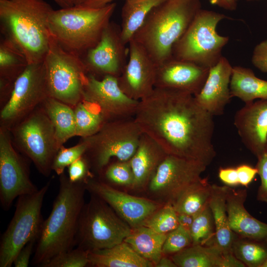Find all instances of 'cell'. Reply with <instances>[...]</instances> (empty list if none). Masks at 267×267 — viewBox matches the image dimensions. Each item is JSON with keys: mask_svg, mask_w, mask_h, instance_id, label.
<instances>
[{"mask_svg": "<svg viewBox=\"0 0 267 267\" xmlns=\"http://www.w3.org/2000/svg\"><path fill=\"white\" fill-rule=\"evenodd\" d=\"M134 118L142 132L168 155L196 161L206 167L216 156L212 143L213 116L190 93L155 88L139 100Z\"/></svg>", "mask_w": 267, "mask_h": 267, "instance_id": "1", "label": "cell"}, {"mask_svg": "<svg viewBox=\"0 0 267 267\" xmlns=\"http://www.w3.org/2000/svg\"><path fill=\"white\" fill-rule=\"evenodd\" d=\"M49 216L43 221L32 263L43 266L55 256L74 248L79 219L85 205V182L73 183L64 173Z\"/></svg>", "mask_w": 267, "mask_h": 267, "instance_id": "2", "label": "cell"}, {"mask_svg": "<svg viewBox=\"0 0 267 267\" xmlns=\"http://www.w3.org/2000/svg\"><path fill=\"white\" fill-rule=\"evenodd\" d=\"M53 10L44 0H0L2 37L22 52L29 64L43 62L47 54Z\"/></svg>", "mask_w": 267, "mask_h": 267, "instance_id": "3", "label": "cell"}, {"mask_svg": "<svg viewBox=\"0 0 267 267\" xmlns=\"http://www.w3.org/2000/svg\"><path fill=\"white\" fill-rule=\"evenodd\" d=\"M201 8L200 0H166L151 10L132 39L158 66L172 58L174 45Z\"/></svg>", "mask_w": 267, "mask_h": 267, "instance_id": "4", "label": "cell"}, {"mask_svg": "<svg viewBox=\"0 0 267 267\" xmlns=\"http://www.w3.org/2000/svg\"><path fill=\"white\" fill-rule=\"evenodd\" d=\"M116 3L86 4L53 10L48 19L52 37L66 51L81 57L99 41Z\"/></svg>", "mask_w": 267, "mask_h": 267, "instance_id": "5", "label": "cell"}, {"mask_svg": "<svg viewBox=\"0 0 267 267\" xmlns=\"http://www.w3.org/2000/svg\"><path fill=\"white\" fill-rule=\"evenodd\" d=\"M228 18L214 11L199 9L174 45L172 58L204 68L215 66L222 56V49L229 41L228 37L219 35L216 28L221 21Z\"/></svg>", "mask_w": 267, "mask_h": 267, "instance_id": "6", "label": "cell"}, {"mask_svg": "<svg viewBox=\"0 0 267 267\" xmlns=\"http://www.w3.org/2000/svg\"><path fill=\"white\" fill-rule=\"evenodd\" d=\"M9 130L17 150L32 162L41 174L48 177L59 148L53 126L41 105Z\"/></svg>", "mask_w": 267, "mask_h": 267, "instance_id": "7", "label": "cell"}, {"mask_svg": "<svg viewBox=\"0 0 267 267\" xmlns=\"http://www.w3.org/2000/svg\"><path fill=\"white\" fill-rule=\"evenodd\" d=\"M131 231L106 202L92 195L81 212L76 245L88 251L108 248L123 242Z\"/></svg>", "mask_w": 267, "mask_h": 267, "instance_id": "8", "label": "cell"}, {"mask_svg": "<svg viewBox=\"0 0 267 267\" xmlns=\"http://www.w3.org/2000/svg\"><path fill=\"white\" fill-rule=\"evenodd\" d=\"M48 181L37 191L18 197L15 211L0 243V267H11L19 251L37 242L44 220L42 208L50 186Z\"/></svg>", "mask_w": 267, "mask_h": 267, "instance_id": "9", "label": "cell"}, {"mask_svg": "<svg viewBox=\"0 0 267 267\" xmlns=\"http://www.w3.org/2000/svg\"><path fill=\"white\" fill-rule=\"evenodd\" d=\"M43 63L50 97L73 107L83 100L88 73L80 56L63 49L51 36Z\"/></svg>", "mask_w": 267, "mask_h": 267, "instance_id": "10", "label": "cell"}, {"mask_svg": "<svg viewBox=\"0 0 267 267\" xmlns=\"http://www.w3.org/2000/svg\"><path fill=\"white\" fill-rule=\"evenodd\" d=\"M142 134L134 118L109 120L95 134L89 137L90 146L85 155L100 173L112 158L130 160Z\"/></svg>", "mask_w": 267, "mask_h": 267, "instance_id": "11", "label": "cell"}, {"mask_svg": "<svg viewBox=\"0 0 267 267\" xmlns=\"http://www.w3.org/2000/svg\"><path fill=\"white\" fill-rule=\"evenodd\" d=\"M49 96L43 62L29 64L16 79L9 98L1 106L0 126L9 130Z\"/></svg>", "mask_w": 267, "mask_h": 267, "instance_id": "12", "label": "cell"}, {"mask_svg": "<svg viewBox=\"0 0 267 267\" xmlns=\"http://www.w3.org/2000/svg\"><path fill=\"white\" fill-rule=\"evenodd\" d=\"M19 152L10 130L0 126V202L5 211L16 198L39 189L31 180L26 159Z\"/></svg>", "mask_w": 267, "mask_h": 267, "instance_id": "13", "label": "cell"}, {"mask_svg": "<svg viewBox=\"0 0 267 267\" xmlns=\"http://www.w3.org/2000/svg\"><path fill=\"white\" fill-rule=\"evenodd\" d=\"M206 166L203 164L167 155L148 183L149 191L172 204L189 185L201 178Z\"/></svg>", "mask_w": 267, "mask_h": 267, "instance_id": "14", "label": "cell"}, {"mask_svg": "<svg viewBox=\"0 0 267 267\" xmlns=\"http://www.w3.org/2000/svg\"><path fill=\"white\" fill-rule=\"evenodd\" d=\"M127 45L122 39L120 26L110 21L98 43L80 57L88 74L97 78L118 77L128 61Z\"/></svg>", "mask_w": 267, "mask_h": 267, "instance_id": "15", "label": "cell"}, {"mask_svg": "<svg viewBox=\"0 0 267 267\" xmlns=\"http://www.w3.org/2000/svg\"><path fill=\"white\" fill-rule=\"evenodd\" d=\"M83 100L97 107L109 121L134 117L139 103L122 90L117 77L106 76L97 78L89 74Z\"/></svg>", "mask_w": 267, "mask_h": 267, "instance_id": "16", "label": "cell"}, {"mask_svg": "<svg viewBox=\"0 0 267 267\" xmlns=\"http://www.w3.org/2000/svg\"><path fill=\"white\" fill-rule=\"evenodd\" d=\"M128 45V61L117 77L118 82L127 96L139 101L149 95L155 88L157 65L134 39Z\"/></svg>", "mask_w": 267, "mask_h": 267, "instance_id": "17", "label": "cell"}, {"mask_svg": "<svg viewBox=\"0 0 267 267\" xmlns=\"http://www.w3.org/2000/svg\"><path fill=\"white\" fill-rule=\"evenodd\" d=\"M85 184L86 190L106 202L132 228L141 225L160 208L155 202L119 191L92 177Z\"/></svg>", "mask_w": 267, "mask_h": 267, "instance_id": "18", "label": "cell"}, {"mask_svg": "<svg viewBox=\"0 0 267 267\" xmlns=\"http://www.w3.org/2000/svg\"><path fill=\"white\" fill-rule=\"evenodd\" d=\"M210 68L172 58L157 66L155 88L197 94L203 88Z\"/></svg>", "mask_w": 267, "mask_h": 267, "instance_id": "19", "label": "cell"}, {"mask_svg": "<svg viewBox=\"0 0 267 267\" xmlns=\"http://www.w3.org/2000/svg\"><path fill=\"white\" fill-rule=\"evenodd\" d=\"M234 124L246 147L257 157L267 149V99L246 103Z\"/></svg>", "mask_w": 267, "mask_h": 267, "instance_id": "20", "label": "cell"}, {"mask_svg": "<svg viewBox=\"0 0 267 267\" xmlns=\"http://www.w3.org/2000/svg\"><path fill=\"white\" fill-rule=\"evenodd\" d=\"M232 70L228 60L222 56L210 68L203 88L194 95L198 104L213 116L222 115L232 97L230 91Z\"/></svg>", "mask_w": 267, "mask_h": 267, "instance_id": "21", "label": "cell"}, {"mask_svg": "<svg viewBox=\"0 0 267 267\" xmlns=\"http://www.w3.org/2000/svg\"><path fill=\"white\" fill-rule=\"evenodd\" d=\"M247 196L245 189L229 187L226 207L230 229L238 236L267 242V223L257 220L246 210L244 203Z\"/></svg>", "mask_w": 267, "mask_h": 267, "instance_id": "22", "label": "cell"}, {"mask_svg": "<svg viewBox=\"0 0 267 267\" xmlns=\"http://www.w3.org/2000/svg\"><path fill=\"white\" fill-rule=\"evenodd\" d=\"M168 154L152 138L142 134L130 162L134 173V188L147 185L159 165Z\"/></svg>", "mask_w": 267, "mask_h": 267, "instance_id": "23", "label": "cell"}, {"mask_svg": "<svg viewBox=\"0 0 267 267\" xmlns=\"http://www.w3.org/2000/svg\"><path fill=\"white\" fill-rule=\"evenodd\" d=\"M29 63L22 52L10 41H0V101L3 105L9 98L15 82Z\"/></svg>", "mask_w": 267, "mask_h": 267, "instance_id": "24", "label": "cell"}, {"mask_svg": "<svg viewBox=\"0 0 267 267\" xmlns=\"http://www.w3.org/2000/svg\"><path fill=\"white\" fill-rule=\"evenodd\" d=\"M228 186L212 184L209 206L212 211L216 229L215 244L223 254L232 253V244L235 234L231 230L226 207Z\"/></svg>", "mask_w": 267, "mask_h": 267, "instance_id": "25", "label": "cell"}, {"mask_svg": "<svg viewBox=\"0 0 267 267\" xmlns=\"http://www.w3.org/2000/svg\"><path fill=\"white\" fill-rule=\"evenodd\" d=\"M89 265L95 267H152L153 264L123 241L112 247L89 251Z\"/></svg>", "mask_w": 267, "mask_h": 267, "instance_id": "26", "label": "cell"}, {"mask_svg": "<svg viewBox=\"0 0 267 267\" xmlns=\"http://www.w3.org/2000/svg\"><path fill=\"white\" fill-rule=\"evenodd\" d=\"M231 97H236L245 104L256 99H267V81L256 76L250 68L232 67L230 82Z\"/></svg>", "mask_w": 267, "mask_h": 267, "instance_id": "27", "label": "cell"}, {"mask_svg": "<svg viewBox=\"0 0 267 267\" xmlns=\"http://www.w3.org/2000/svg\"><path fill=\"white\" fill-rule=\"evenodd\" d=\"M41 106L53 126L60 148L68 140L76 136L73 107L50 96L46 98Z\"/></svg>", "mask_w": 267, "mask_h": 267, "instance_id": "28", "label": "cell"}, {"mask_svg": "<svg viewBox=\"0 0 267 267\" xmlns=\"http://www.w3.org/2000/svg\"><path fill=\"white\" fill-rule=\"evenodd\" d=\"M167 234L160 233L144 225L132 228L130 234L125 239L133 249L154 266L164 255L162 248Z\"/></svg>", "mask_w": 267, "mask_h": 267, "instance_id": "29", "label": "cell"}, {"mask_svg": "<svg viewBox=\"0 0 267 267\" xmlns=\"http://www.w3.org/2000/svg\"><path fill=\"white\" fill-rule=\"evenodd\" d=\"M222 255L216 244L192 245L170 257L177 267H221Z\"/></svg>", "mask_w": 267, "mask_h": 267, "instance_id": "30", "label": "cell"}, {"mask_svg": "<svg viewBox=\"0 0 267 267\" xmlns=\"http://www.w3.org/2000/svg\"><path fill=\"white\" fill-rule=\"evenodd\" d=\"M166 0H125L122 8L121 35L128 44L151 10Z\"/></svg>", "mask_w": 267, "mask_h": 267, "instance_id": "31", "label": "cell"}, {"mask_svg": "<svg viewBox=\"0 0 267 267\" xmlns=\"http://www.w3.org/2000/svg\"><path fill=\"white\" fill-rule=\"evenodd\" d=\"M212 184L200 178L189 185L172 204L177 213L194 216L209 204Z\"/></svg>", "mask_w": 267, "mask_h": 267, "instance_id": "32", "label": "cell"}, {"mask_svg": "<svg viewBox=\"0 0 267 267\" xmlns=\"http://www.w3.org/2000/svg\"><path fill=\"white\" fill-rule=\"evenodd\" d=\"M76 136L85 138L95 134L109 120L95 105L82 100L73 107Z\"/></svg>", "mask_w": 267, "mask_h": 267, "instance_id": "33", "label": "cell"}, {"mask_svg": "<svg viewBox=\"0 0 267 267\" xmlns=\"http://www.w3.org/2000/svg\"><path fill=\"white\" fill-rule=\"evenodd\" d=\"M232 252L246 267H261L267 258V242L241 237L235 234Z\"/></svg>", "mask_w": 267, "mask_h": 267, "instance_id": "34", "label": "cell"}, {"mask_svg": "<svg viewBox=\"0 0 267 267\" xmlns=\"http://www.w3.org/2000/svg\"><path fill=\"white\" fill-rule=\"evenodd\" d=\"M190 233L192 245L215 244V225L209 205L194 216Z\"/></svg>", "mask_w": 267, "mask_h": 267, "instance_id": "35", "label": "cell"}, {"mask_svg": "<svg viewBox=\"0 0 267 267\" xmlns=\"http://www.w3.org/2000/svg\"><path fill=\"white\" fill-rule=\"evenodd\" d=\"M141 225L160 233L167 234L179 225L178 213L171 203H165L153 213Z\"/></svg>", "mask_w": 267, "mask_h": 267, "instance_id": "36", "label": "cell"}, {"mask_svg": "<svg viewBox=\"0 0 267 267\" xmlns=\"http://www.w3.org/2000/svg\"><path fill=\"white\" fill-rule=\"evenodd\" d=\"M90 146L89 137L82 138L76 145L66 148L61 146L56 153L52 162L51 169L57 175L64 173L67 168L74 161L82 157L88 151Z\"/></svg>", "mask_w": 267, "mask_h": 267, "instance_id": "37", "label": "cell"}, {"mask_svg": "<svg viewBox=\"0 0 267 267\" xmlns=\"http://www.w3.org/2000/svg\"><path fill=\"white\" fill-rule=\"evenodd\" d=\"M102 172L104 179L108 181L106 183L129 186L133 185L134 175L130 160H118L117 162L108 164Z\"/></svg>", "mask_w": 267, "mask_h": 267, "instance_id": "38", "label": "cell"}, {"mask_svg": "<svg viewBox=\"0 0 267 267\" xmlns=\"http://www.w3.org/2000/svg\"><path fill=\"white\" fill-rule=\"evenodd\" d=\"M89 253L77 247L55 256L42 267H85L89 265Z\"/></svg>", "mask_w": 267, "mask_h": 267, "instance_id": "39", "label": "cell"}, {"mask_svg": "<svg viewBox=\"0 0 267 267\" xmlns=\"http://www.w3.org/2000/svg\"><path fill=\"white\" fill-rule=\"evenodd\" d=\"M192 245L190 232L179 225L169 232L164 243L162 253L164 255H172Z\"/></svg>", "mask_w": 267, "mask_h": 267, "instance_id": "40", "label": "cell"}, {"mask_svg": "<svg viewBox=\"0 0 267 267\" xmlns=\"http://www.w3.org/2000/svg\"><path fill=\"white\" fill-rule=\"evenodd\" d=\"M68 178L73 183L85 182L91 176L89 171V162L84 155L68 167Z\"/></svg>", "mask_w": 267, "mask_h": 267, "instance_id": "41", "label": "cell"}, {"mask_svg": "<svg viewBox=\"0 0 267 267\" xmlns=\"http://www.w3.org/2000/svg\"><path fill=\"white\" fill-rule=\"evenodd\" d=\"M256 168L260 176L261 184L258 189V201L267 203V149L257 157Z\"/></svg>", "mask_w": 267, "mask_h": 267, "instance_id": "42", "label": "cell"}, {"mask_svg": "<svg viewBox=\"0 0 267 267\" xmlns=\"http://www.w3.org/2000/svg\"><path fill=\"white\" fill-rule=\"evenodd\" d=\"M251 61L253 65L264 73H267V38L254 48Z\"/></svg>", "mask_w": 267, "mask_h": 267, "instance_id": "43", "label": "cell"}, {"mask_svg": "<svg viewBox=\"0 0 267 267\" xmlns=\"http://www.w3.org/2000/svg\"><path fill=\"white\" fill-rule=\"evenodd\" d=\"M236 168L239 184L245 186H247L258 174L257 168L248 165H241Z\"/></svg>", "mask_w": 267, "mask_h": 267, "instance_id": "44", "label": "cell"}, {"mask_svg": "<svg viewBox=\"0 0 267 267\" xmlns=\"http://www.w3.org/2000/svg\"><path fill=\"white\" fill-rule=\"evenodd\" d=\"M35 242L28 243L19 251L13 262L15 267H27L29 266Z\"/></svg>", "mask_w": 267, "mask_h": 267, "instance_id": "45", "label": "cell"}, {"mask_svg": "<svg viewBox=\"0 0 267 267\" xmlns=\"http://www.w3.org/2000/svg\"><path fill=\"white\" fill-rule=\"evenodd\" d=\"M219 177L228 186H235L239 184L236 168H220L219 171Z\"/></svg>", "mask_w": 267, "mask_h": 267, "instance_id": "46", "label": "cell"}, {"mask_svg": "<svg viewBox=\"0 0 267 267\" xmlns=\"http://www.w3.org/2000/svg\"><path fill=\"white\" fill-rule=\"evenodd\" d=\"M245 265L239 260L233 253L223 254L221 267H245Z\"/></svg>", "mask_w": 267, "mask_h": 267, "instance_id": "47", "label": "cell"}, {"mask_svg": "<svg viewBox=\"0 0 267 267\" xmlns=\"http://www.w3.org/2000/svg\"><path fill=\"white\" fill-rule=\"evenodd\" d=\"M194 216L178 213V219L179 225H180L190 232V230L193 221Z\"/></svg>", "mask_w": 267, "mask_h": 267, "instance_id": "48", "label": "cell"}, {"mask_svg": "<svg viewBox=\"0 0 267 267\" xmlns=\"http://www.w3.org/2000/svg\"><path fill=\"white\" fill-rule=\"evenodd\" d=\"M210 1L212 4L227 10H234L237 6L236 0H210Z\"/></svg>", "mask_w": 267, "mask_h": 267, "instance_id": "49", "label": "cell"}, {"mask_svg": "<svg viewBox=\"0 0 267 267\" xmlns=\"http://www.w3.org/2000/svg\"><path fill=\"white\" fill-rule=\"evenodd\" d=\"M156 267H177L175 263L171 258L163 255L158 263L155 265Z\"/></svg>", "mask_w": 267, "mask_h": 267, "instance_id": "50", "label": "cell"}, {"mask_svg": "<svg viewBox=\"0 0 267 267\" xmlns=\"http://www.w3.org/2000/svg\"><path fill=\"white\" fill-rule=\"evenodd\" d=\"M115 0H91L85 4L91 6L99 7L114 2Z\"/></svg>", "mask_w": 267, "mask_h": 267, "instance_id": "51", "label": "cell"}, {"mask_svg": "<svg viewBox=\"0 0 267 267\" xmlns=\"http://www.w3.org/2000/svg\"><path fill=\"white\" fill-rule=\"evenodd\" d=\"M61 8H67L73 6L70 0H52Z\"/></svg>", "mask_w": 267, "mask_h": 267, "instance_id": "52", "label": "cell"}, {"mask_svg": "<svg viewBox=\"0 0 267 267\" xmlns=\"http://www.w3.org/2000/svg\"><path fill=\"white\" fill-rule=\"evenodd\" d=\"M73 5L84 4L91 0H70Z\"/></svg>", "mask_w": 267, "mask_h": 267, "instance_id": "53", "label": "cell"}, {"mask_svg": "<svg viewBox=\"0 0 267 267\" xmlns=\"http://www.w3.org/2000/svg\"><path fill=\"white\" fill-rule=\"evenodd\" d=\"M261 267H267V258L264 262Z\"/></svg>", "mask_w": 267, "mask_h": 267, "instance_id": "54", "label": "cell"}, {"mask_svg": "<svg viewBox=\"0 0 267 267\" xmlns=\"http://www.w3.org/2000/svg\"><path fill=\"white\" fill-rule=\"evenodd\" d=\"M248 1H253V0H247Z\"/></svg>", "mask_w": 267, "mask_h": 267, "instance_id": "55", "label": "cell"}, {"mask_svg": "<svg viewBox=\"0 0 267 267\" xmlns=\"http://www.w3.org/2000/svg\"><path fill=\"white\" fill-rule=\"evenodd\" d=\"M236 0V1H238V0Z\"/></svg>", "mask_w": 267, "mask_h": 267, "instance_id": "56", "label": "cell"}]
</instances>
